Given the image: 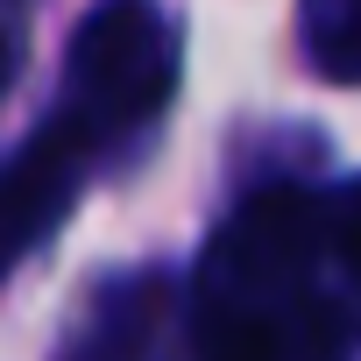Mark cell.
I'll return each mask as SVG.
<instances>
[{"label":"cell","mask_w":361,"mask_h":361,"mask_svg":"<svg viewBox=\"0 0 361 361\" xmlns=\"http://www.w3.org/2000/svg\"><path fill=\"white\" fill-rule=\"evenodd\" d=\"M177 92V29L149 0H106L71 36V114L92 128H135Z\"/></svg>","instance_id":"cell-1"},{"label":"cell","mask_w":361,"mask_h":361,"mask_svg":"<svg viewBox=\"0 0 361 361\" xmlns=\"http://www.w3.org/2000/svg\"><path fill=\"white\" fill-rule=\"evenodd\" d=\"M319 248V213L305 192H255L206 255V298L248 312H305V269Z\"/></svg>","instance_id":"cell-2"},{"label":"cell","mask_w":361,"mask_h":361,"mask_svg":"<svg viewBox=\"0 0 361 361\" xmlns=\"http://www.w3.org/2000/svg\"><path fill=\"white\" fill-rule=\"evenodd\" d=\"M92 142L99 128L85 114H57L29 135L22 156L0 163V269L64 220V206L78 199V177L92 163Z\"/></svg>","instance_id":"cell-3"},{"label":"cell","mask_w":361,"mask_h":361,"mask_svg":"<svg viewBox=\"0 0 361 361\" xmlns=\"http://www.w3.org/2000/svg\"><path fill=\"white\" fill-rule=\"evenodd\" d=\"M298 50L319 78L361 85V0H298Z\"/></svg>","instance_id":"cell-4"},{"label":"cell","mask_w":361,"mask_h":361,"mask_svg":"<svg viewBox=\"0 0 361 361\" xmlns=\"http://www.w3.org/2000/svg\"><path fill=\"white\" fill-rule=\"evenodd\" d=\"M156 283L142 276V283H128L114 305H99V319H92V340H78V354L71 361H135L142 354V340H149V326H156Z\"/></svg>","instance_id":"cell-5"},{"label":"cell","mask_w":361,"mask_h":361,"mask_svg":"<svg viewBox=\"0 0 361 361\" xmlns=\"http://www.w3.org/2000/svg\"><path fill=\"white\" fill-rule=\"evenodd\" d=\"M333 248H340L347 276L361 283V185H347V199L333 206Z\"/></svg>","instance_id":"cell-6"},{"label":"cell","mask_w":361,"mask_h":361,"mask_svg":"<svg viewBox=\"0 0 361 361\" xmlns=\"http://www.w3.org/2000/svg\"><path fill=\"white\" fill-rule=\"evenodd\" d=\"M8 78H15V36L0 29V85H8Z\"/></svg>","instance_id":"cell-7"}]
</instances>
